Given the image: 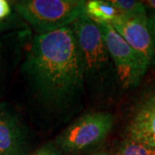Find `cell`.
<instances>
[{"mask_svg": "<svg viewBox=\"0 0 155 155\" xmlns=\"http://www.w3.org/2000/svg\"><path fill=\"white\" fill-rule=\"evenodd\" d=\"M36 107L56 121L80 110L85 94L82 62L71 25L35 35L21 67Z\"/></svg>", "mask_w": 155, "mask_h": 155, "instance_id": "6da1fadb", "label": "cell"}, {"mask_svg": "<svg viewBox=\"0 0 155 155\" xmlns=\"http://www.w3.org/2000/svg\"><path fill=\"white\" fill-rule=\"evenodd\" d=\"M71 28L80 54L85 91L92 98L105 99L117 80L99 27L84 13L72 22Z\"/></svg>", "mask_w": 155, "mask_h": 155, "instance_id": "7a4b0ae2", "label": "cell"}, {"mask_svg": "<svg viewBox=\"0 0 155 155\" xmlns=\"http://www.w3.org/2000/svg\"><path fill=\"white\" fill-rule=\"evenodd\" d=\"M84 0H21L13 4L17 13L36 35L70 26L84 13Z\"/></svg>", "mask_w": 155, "mask_h": 155, "instance_id": "3957f363", "label": "cell"}, {"mask_svg": "<svg viewBox=\"0 0 155 155\" xmlns=\"http://www.w3.org/2000/svg\"><path fill=\"white\" fill-rule=\"evenodd\" d=\"M114 124V116L105 111H92L81 116L64 129L54 143L61 152L81 153L102 143Z\"/></svg>", "mask_w": 155, "mask_h": 155, "instance_id": "277c9868", "label": "cell"}, {"mask_svg": "<svg viewBox=\"0 0 155 155\" xmlns=\"http://www.w3.org/2000/svg\"><path fill=\"white\" fill-rule=\"evenodd\" d=\"M116 71L117 84L123 90L137 87L148 66L116 32L110 23H97Z\"/></svg>", "mask_w": 155, "mask_h": 155, "instance_id": "5b68a950", "label": "cell"}, {"mask_svg": "<svg viewBox=\"0 0 155 155\" xmlns=\"http://www.w3.org/2000/svg\"><path fill=\"white\" fill-rule=\"evenodd\" d=\"M110 23L148 67L154 64L155 48L146 8L132 14H118Z\"/></svg>", "mask_w": 155, "mask_h": 155, "instance_id": "8992f818", "label": "cell"}, {"mask_svg": "<svg viewBox=\"0 0 155 155\" xmlns=\"http://www.w3.org/2000/svg\"><path fill=\"white\" fill-rule=\"evenodd\" d=\"M126 132L127 138L155 147V82L132 107Z\"/></svg>", "mask_w": 155, "mask_h": 155, "instance_id": "52a82bcc", "label": "cell"}, {"mask_svg": "<svg viewBox=\"0 0 155 155\" xmlns=\"http://www.w3.org/2000/svg\"><path fill=\"white\" fill-rule=\"evenodd\" d=\"M28 129L16 110L0 104V155H27Z\"/></svg>", "mask_w": 155, "mask_h": 155, "instance_id": "ba28073f", "label": "cell"}, {"mask_svg": "<svg viewBox=\"0 0 155 155\" xmlns=\"http://www.w3.org/2000/svg\"><path fill=\"white\" fill-rule=\"evenodd\" d=\"M84 11L86 16L96 23H110L119 14L110 0L87 1L85 2Z\"/></svg>", "mask_w": 155, "mask_h": 155, "instance_id": "9c48e42d", "label": "cell"}, {"mask_svg": "<svg viewBox=\"0 0 155 155\" xmlns=\"http://www.w3.org/2000/svg\"><path fill=\"white\" fill-rule=\"evenodd\" d=\"M113 155H155V147L126 137L116 146Z\"/></svg>", "mask_w": 155, "mask_h": 155, "instance_id": "30bf717a", "label": "cell"}, {"mask_svg": "<svg viewBox=\"0 0 155 155\" xmlns=\"http://www.w3.org/2000/svg\"><path fill=\"white\" fill-rule=\"evenodd\" d=\"M119 14H132L145 9L142 1L135 0H110Z\"/></svg>", "mask_w": 155, "mask_h": 155, "instance_id": "8fae6325", "label": "cell"}, {"mask_svg": "<svg viewBox=\"0 0 155 155\" xmlns=\"http://www.w3.org/2000/svg\"><path fill=\"white\" fill-rule=\"evenodd\" d=\"M30 155H61V151L54 142H48L39 147Z\"/></svg>", "mask_w": 155, "mask_h": 155, "instance_id": "7c38bea8", "label": "cell"}, {"mask_svg": "<svg viewBox=\"0 0 155 155\" xmlns=\"http://www.w3.org/2000/svg\"><path fill=\"white\" fill-rule=\"evenodd\" d=\"M12 17L11 4L6 0H0V22Z\"/></svg>", "mask_w": 155, "mask_h": 155, "instance_id": "4fadbf2b", "label": "cell"}, {"mask_svg": "<svg viewBox=\"0 0 155 155\" xmlns=\"http://www.w3.org/2000/svg\"><path fill=\"white\" fill-rule=\"evenodd\" d=\"M148 28L155 48V11H153L148 17Z\"/></svg>", "mask_w": 155, "mask_h": 155, "instance_id": "5bb4252c", "label": "cell"}, {"mask_svg": "<svg viewBox=\"0 0 155 155\" xmlns=\"http://www.w3.org/2000/svg\"><path fill=\"white\" fill-rule=\"evenodd\" d=\"M11 17L8 18L7 20L1 21V22H0V32L5 31V30H10V29L13 28L16 26V25H15L16 23L14 22L13 18H11Z\"/></svg>", "mask_w": 155, "mask_h": 155, "instance_id": "9a60e30c", "label": "cell"}, {"mask_svg": "<svg viewBox=\"0 0 155 155\" xmlns=\"http://www.w3.org/2000/svg\"><path fill=\"white\" fill-rule=\"evenodd\" d=\"M146 9H149L151 11H155V0H147L142 1Z\"/></svg>", "mask_w": 155, "mask_h": 155, "instance_id": "2e32d148", "label": "cell"}, {"mask_svg": "<svg viewBox=\"0 0 155 155\" xmlns=\"http://www.w3.org/2000/svg\"><path fill=\"white\" fill-rule=\"evenodd\" d=\"M92 155H110L108 153H106V152H104V151H100V152H97V153H96Z\"/></svg>", "mask_w": 155, "mask_h": 155, "instance_id": "e0dca14e", "label": "cell"}, {"mask_svg": "<svg viewBox=\"0 0 155 155\" xmlns=\"http://www.w3.org/2000/svg\"><path fill=\"white\" fill-rule=\"evenodd\" d=\"M1 71H2V56H1V51H0V75H1Z\"/></svg>", "mask_w": 155, "mask_h": 155, "instance_id": "ac0fdd59", "label": "cell"}]
</instances>
